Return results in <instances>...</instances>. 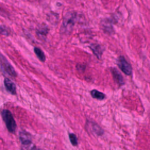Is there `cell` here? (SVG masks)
<instances>
[{
	"label": "cell",
	"mask_w": 150,
	"mask_h": 150,
	"mask_svg": "<svg viewBox=\"0 0 150 150\" xmlns=\"http://www.w3.org/2000/svg\"><path fill=\"white\" fill-rule=\"evenodd\" d=\"M21 150H40L38 149L32 142L22 144Z\"/></svg>",
	"instance_id": "cell-11"
},
{
	"label": "cell",
	"mask_w": 150,
	"mask_h": 150,
	"mask_svg": "<svg viewBox=\"0 0 150 150\" xmlns=\"http://www.w3.org/2000/svg\"><path fill=\"white\" fill-rule=\"evenodd\" d=\"M117 64L121 71L124 73L126 75H130L132 73V70L131 64L125 60V57L123 56H120Z\"/></svg>",
	"instance_id": "cell-4"
},
{
	"label": "cell",
	"mask_w": 150,
	"mask_h": 150,
	"mask_svg": "<svg viewBox=\"0 0 150 150\" xmlns=\"http://www.w3.org/2000/svg\"><path fill=\"white\" fill-rule=\"evenodd\" d=\"M4 84L6 90L12 94L16 93V86L15 84L9 79L5 78L4 79Z\"/></svg>",
	"instance_id": "cell-6"
},
{
	"label": "cell",
	"mask_w": 150,
	"mask_h": 150,
	"mask_svg": "<svg viewBox=\"0 0 150 150\" xmlns=\"http://www.w3.org/2000/svg\"><path fill=\"white\" fill-rule=\"evenodd\" d=\"M93 131L98 135H101L103 134V130L96 124H93L92 125Z\"/></svg>",
	"instance_id": "cell-12"
},
{
	"label": "cell",
	"mask_w": 150,
	"mask_h": 150,
	"mask_svg": "<svg viewBox=\"0 0 150 150\" xmlns=\"http://www.w3.org/2000/svg\"><path fill=\"white\" fill-rule=\"evenodd\" d=\"M111 71L113 77L114 81L118 84L119 85H122L124 83V79L121 75V74L119 72V71L115 68H112L111 69Z\"/></svg>",
	"instance_id": "cell-5"
},
{
	"label": "cell",
	"mask_w": 150,
	"mask_h": 150,
	"mask_svg": "<svg viewBox=\"0 0 150 150\" xmlns=\"http://www.w3.org/2000/svg\"><path fill=\"white\" fill-rule=\"evenodd\" d=\"M0 33L2 34V35H8V31L4 28H3L2 26H0Z\"/></svg>",
	"instance_id": "cell-14"
},
{
	"label": "cell",
	"mask_w": 150,
	"mask_h": 150,
	"mask_svg": "<svg viewBox=\"0 0 150 150\" xmlns=\"http://www.w3.org/2000/svg\"><path fill=\"white\" fill-rule=\"evenodd\" d=\"M91 50H93V53L95 54V55L100 59L101 57L102 53H103V50L101 48V46L98 45H93L90 47Z\"/></svg>",
	"instance_id": "cell-8"
},
{
	"label": "cell",
	"mask_w": 150,
	"mask_h": 150,
	"mask_svg": "<svg viewBox=\"0 0 150 150\" xmlns=\"http://www.w3.org/2000/svg\"><path fill=\"white\" fill-rule=\"evenodd\" d=\"M34 52L35 53V54H36L37 57L39 58V59L40 60H41L42 62H45V59H46V57L45 55L43 53V52L39 47H35L34 48Z\"/></svg>",
	"instance_id": "cell-10"
},
{
	"label": "cell",
	"mask_w": 150,
	"mask_h": 150,
	"mask_svg": "<svg viewBox=\"0 0 150 150\" xmlns=\"http://www.w3.org/2000/svg\"><path fill=\"white\" fill-rule=\"evenodd\" d=\"M0 63L2 67L4 70L10 76L13 77L16 76V72L13 69V66L10 64V63L7 60V59L0 53Z\"/></svg>",
	"instance_id": "cell-3"
},
{
	"label": "cell",
	"mask_w": 150,
	"mask_h": 150,
	"mask_svg": "<svg viewBox=\"0 0 150 150\" xmlns=\"http://www.w3.org/2000/svg\"><path fill=\"white\" fill-rule=\"evenodd\" d=\"M76 15L74 12L67 13L63 18L62 30L64 32H68L71 31L75 23Z\"/></svg>",
	"instance_id": "cell-2"
},
{
	"label": "cell",
	"mask_w": 150,
	"mask_h": 150,
	"mask_svg": "<svg viewBox=\"0 0 150 150\" xmlns=\"http://www.w3.org/2000/svg\"><path fill=\"white\" fill-rule=\"evenodd\" d=\"M1 115L8 131L12 133L15 132L16 125L11 112L8 110H4L1 112Z\"/></svg>",
	"instance_id": "cell-1"
},
{
	"label": "cell",
	"mask_w": 150,
	"mask_h": 150,
	"mask_svg": "<svg viewBox=\"0 0 150 150\" xmlns=\"http://www.w3.org/2000/svg\"><path fill=\"white\" fill-rule=\"evenodd\" d=\"M19 138H20L22 144L32 142H31V135L26 131H23L20 132Z\"/></svg>",
	"instance_id": "cell-7"
},
{
	"label": "cell",
	"mask_w": 150,
	"mask_h": 150,
	"mask_svg": "<svg viewBox=\"0 0 150 150\" xmlns=\"http://www.w3.org/2000/svg\"><path fill=\"white\" fill-rule=\"evenodd\" d=\"M69 139L70 140V142H71V144L73 146L77 145V144H78L77 139V137H76L75 134H69Z\"/></svg>",
	"instance_id": "cell-13"
},
{
	"label": "cell",
	"mask_w": 150,
	"mask_h": 150,
	"mask_svg": "<svg viewBox=\"0 0 150 150\" xmlns=\"http://www.w3.org/2000/svg\"><path fill=\"white\" fill-rule=\"evenodd\" d=\"M91 93V96L94 98H96L97 100H103L105 96L104 94H103V93L97 90H93L91 91L90 92Z\"/></svg>",
	"instance_id": "cell-9"
}]
</instances>
